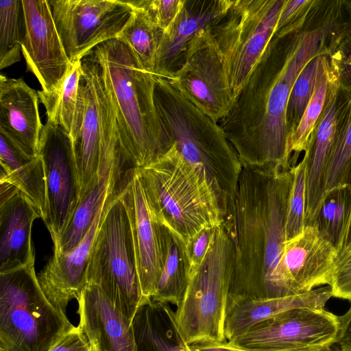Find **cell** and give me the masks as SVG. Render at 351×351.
Segmentation results:
<instances>
[{
  "label": "cell",
  "instance_id": "74e56055",
  "mask_svg": "<svg viewBox=\"0 0 351 351\" xmlns=\"http://www.w3.org/2000/svg\"><path fill=\"white\" fill-rule=\"evenodd\" d=\"M313 2V0H285L273 35H283L301 25Z\"/></svg>",
  "mask_w": 351,
  "mask_h": 351
},
{
  "label": "cell",
  "instance_id": "8fae6325",
  "mask_svg": "<svg viewBox=\"0 0 351 351\" xmlns=\"http://www.w3.org/2000/svg\"><path fill=\"white\" fill-rule=\"evenodd\" d=\"M53 19L72 64L117 38L133 8L125 0H49Z\"/></svg>",
  "mask_w": 351,
  "mask_h": 351
},
{
  "label": "cell",
  "instance_id": "d590c367",
  "mask_svg": "<svg viewBox=\"0 0 351 351\" xmlns=\"http://www.w3.org/2000/svg\"><path fill=\"white\" fill-rule=\"evenodd\" d=\"M134 8L143 11L150 20L165 32L179 13L184 0H125Z\"/></svg>",
  "mask_w": 351,
  "mask_h": 351
},
{
  "label": "cell",
  "instance_id": "d6986e66",
  "mask_svg": "<svg viewBox=\"0 0 351 351\" xmlns=\"http://www.w3.org/2000/svg\"><path fill=\"white\" fill-rule=\"evenodd\" d=\"M337 254L314 226H305L300 234L287 241L281 268L290 294L330 286Z\"/></svg>",
  "mask_w": 351,
  "mask_h": 351
},
{
  "label": "cell",
  "instance_id": "484cf974",
  "mask_svg": "<svg viewBox=\"0 0 351 351\" xmlns=\"http://www.w3.org/2000/svg\"><path fill=\"white\" fill-rule=\"evenodd\" d=\"M132 328L138 351H191L169 304L147 300L138 309Z\"/></svg>",
  "mask_w": 351,
  "mask_h": 351
},
{
  "label": "cell",
  "instance_id": "f35d334b",
  "mask_svg": "<svg viewBox=\"0 0 351 351\" xmlns=\"http://www.w3.org/2000/svg\"><path fill=\"white\" fill-rule=\"evenodd\" d=\"M217 227L202 229L185 243V254L189 264V277L204 262L213 241Z\"/></svg>",
  "mask_w": 351,
  "mask_h": 351
},
{
  "label": "cell",
  "instance_id": "5b68a950",
  "mask_svg": "<svg viewBox=\"0 0 351 351\" xmlns=\"http://www.w3.org/2000/svg\"><path fill=\"white\" fill-rule=\"evenodd\" d=\"M138 170L158 218L184 243L202 229L222 224L212 186L173 144L156 162Z\"/></svg>",
  "mask_w": 351,
  "mask_h": 351
},
{
  "label": "cell",
  "instance_id": "9c48e42d",
  "mask_svg": "<svg viewBox=\"0 0 351 351\" xmlns=\"http://www.w3.org/2000/svg\"><path fill=\"white\" fill-rule=\"evenodd\" d=\"M285 1H233L212 28L234 101L271 39Z\"/></svg>",
  "mask_w": 351,
  "mask_h": 351
},
{
  "label": "cell",
  "instance_id": "4dcf8cb0",
  "mask_svg": "<svg viewBox=\"0 0 351 351\" xmlns=\"http://www.w3.org/2000/svg\"><path fill=\"white\" fill-rule=\"evenodd\" d=\"M330 57L324 63L317 77L312 97L296 130L289 138L290 162L293 166L295 165L300 153L306 151L310 137L323 111L330 83Z\"/></svg>",
  "mask_w": 351,
  "mask_h": 351
},
{
  "label": "cell",
  "instance_id": "6da1fadb",
  "mask_svg": "<svg viewBox=\"0 0 351 351\" xmlns=\"http://www.w3.org/2000/svg\"><path fill=\"white\" fill-rule=\"evenodd\" d=\"M351 37V12L335 0H313L303 23L273 35L228 114L219 125L242 166L290 169L286 109L304 66L332 56Z\"/></svg>",
  "mask_w": 351,
  "mask_h": 351
},
{
  "label": "cell",
  "instance_id": "d6a6232c",
  "mask_svg": "<svg viewBox=\"0 0 351 351\" xmlns=\"http://www.w3.org/2000/svg\"><path fill=\"white\" fill-rule=\"evenodd\" d=\"M330 57L319 55L312 58L302 69L291 88L286 109L289 141L302 119L313 94L317 77Z\"/></svg>",
  "mask_w": 351,
  "mask_h": 351
},
{
  "label": "cell",
  "instance_id": "ffe728a7",
  "mask_svg": "<svg viewBox=\"0 0 351 351\" xmlns=\"http://www.w3.org/2000/svg\"><path fill=\"white\" fill-rule=\"evenodd\" d=\"M232 0H184L170 27L164 32L153 75L169 80L189 43L200 32L213 27L227 13Z\"/></svg>",
  "mask_w": 351,
  "mask_h": 351
},
{
  "label": "cell",
  "instance_id": "277c9868",
  "mask_svg": "<svg viewBox=\"0 0 351 351\" xmlns=\"http://www.w3.org/2000/svg\"><path fill=\"white\" fill-rule=\"evenodd\" d=\"M154 81L156 108L173 144L206 177L217 197L223 218L233 203L242 169L236 151L219 124L167 80L154 76Z\"/></svg>",
  "mask_w": 351,
  "mask_h": 351
},
{
  "label": "cell",
  "instance_id": "7402d4cb",
  "mask_svg": "<svg viewBox=\"0 0 351 351\" xmlns=\"http://www.w3.org/2000/svg\"><path fill=\"white\" fill-rule=\"evenodd\" d=\"M37 218L39 213L20 190L0 182V273L34 261L32 228Z\"/></svg>",
  "mask_w": 351,
  "mask_h": 351
},
{
  "label": "cell",
  "instance_id": "52a82bcc",
  "mask_svg": "<svg viewBox=\"0 0 351 351\" xmlns=\"http://www.w3.org/2000/svg\"><path fill=\"white\" fill-rule=\"evenodd\" d=\"M234 263L233 245L221 224L204 262L189 275L175 311L177 326L188 345L227 341L224 326Z\"/></svg>",
  "mask_w": 351,
  "mask_h": 351
},
{
  "label": "cell",
  "instance_id": "836d02e7",
  "mask_svg": "<svg viewBox=\"0 0 351 351\" xmlns=\"http://www.w3.org/2000/svg\"><path fill=\"white\" fill-rule=\"evenodd\" d=\"M351 166V102L340 117L326 173V191L346 184Z\"/></svg>",
  "mask_w": 351,
  "mask_h": 351
},
{
  "label": "cell",
  "instance_id": "5bb4252c",
  "mask_svg": "<svg viewBox=\"0 0 351 351\" xmlns=\"http://www.w3.org/2000/svg\"><path fill=\"white\" fill-rule=\"evenodd\" d=\"M121 196L130 216L143 295L155 293L166 257V230L153 209L138 168Z\"/></svg>",
  "mask_w": 351,
  "mask_h": 351
},
{
  "label": "cell",
  "instance_id": "ab89813d",
  "mask_svg": "<svg viewBox=\"0 0 351 351\" xmlns=\"http://www.w3.org/2000/svg\"><path fill=\"white\" fill-rule=\"evenodd\" d=\"M339 84L351 91V37L345 40L330 57Z\"/></svg>",
  "mask_w": 351,
  "mask_h": 351
},
{
  "label": "cell",
  "instance_id": "8992f818",
  "mask_svg": "<svg viewBox=\"0 0 351 351\" xmlns=\"http://www.w3.org/2000/svg\"><path fill=\"white\" fill-rule=\"evenodd\" d=\"M73 327L42 290L34 261L0 273V351H49Z\"/></svg>",
  "mask_w": 351,
  "mask_h": 351
},
{
  "label": "cell",
  "instance_id": "e575fe53",
  "mask_svg": "<svg viewBox=\"0 0 351 351\" xmlns=\"http://www.w3.org/2000/svg\"><path fill=\"white\" fill-rule=\"evenodd\" d=\"M293 184L288 202L286 239L291 240L300 234L305 227V162L302 159L291 167Z\"/></svg>",
  "mask_w": 351,
  "mask_h": 351
},
{
  "label": "cell",
  "instance_id": "1f68e13d",
  "mask_svg": "<svg viewBox=\"0 0 351 351\" xmlns=\"http://www.w3.org/2000/svg\"><path fill=\"white\" fill-rule=\"evenodd\" d=\"M24 35L22 0H0V69L21 60Z\"/></svg>",
  "mask_w": 351,
  "mask_h": 351
},
{
  "label": "cell",
  "instance_id": "2e32d148",
  "mask_svg": "<svg viewBox=\"0 0 351 351\" xmlns=\"http://www.w3.org/2000/svg\"><path fill=\"white\" fill-rule=\"evenodd\" d=\"M326 103L310 137L305 162V226L313 224L326 193V173L330 150L342 113L351 102V91L342 86L331 63Z\"/></svg>",
  "mask_w": 351,
  "mask_h": 351
},
{
  "label": "cell",
  "instance_id": "4fadbf2b",
  "mask_svg": "<svg viewBox=\"0 0 351 351\" xmlns=\"http://www.w3.org/2000/svg\"><path fill=\"white\" fill-rule=\"evenodd\" d=\"M38 154L43 159L46 182L43 220L53 243L74 213L80 198L79 177L70 136L60 126L46 121Z\"/></svg>",
  "mask_w": 351,
  "mask_h": 351
},
{
  "label": "cell",
  "instance_id": "ee69618b",
  "mask_svg": "<svg viewBox=\"0 0 351 351\" xmlns=\"http://www.w3.org/2000/svg\"><path fill=\"white\" fill-rule=\"evenodd\" d=\"M346 183L348 184L351 188V166H350V169L349 171V174H348V180H347ZM350 241H351V215H350L348 225L347 227L343 247L344 245H347Z\"/></svg>",
  "mask_w": 351,
  "mask_h": 351
},
{
  "label": "cell",
  "instance_id": "7bdbcfd3",
  "mask_svg": "<svg viewBox=\"0 0 351 351\" xmlns=\"http://www.w3.org/2000/svg\"><path fill=\"white\" fill-rule=\"evenodd\" d=\"M339 317L340 329L335 344L341 351H351V303L346 312Z\"/></svg>",
  "mask_w": 351,
  "mask_h": 351
},
{
  "label": "cell",
  "instance_id": "603a6c76",
  "mask_svg": "<svg viewBox=\"0 0 351 351\" xmlns=\"http://www.w3.org/2000/svg\"><path fill=\"white\" fill-rule=\"evenodd\" d=\"M38 92L23 78L0 75V130L29 154L38 155L44 127L38 110Z\"/></svg>",
  "mask_w": 351,
  "mask_h": 351
},
{
  "label": "cell",
  "instance_id": "ba28073f",
  "mask_svg": "<svg viewBox=\"0 0 351 351\" xmlns=\"http://www.w3.org/2000/svg\"><path fill=\"white\" fill-rule=\"evenodd\" d=\"M121 194L99 226L86 281L98 285L132 323L139 307L149 300L143 295L130 216Z\"/></svg>",
  "mask_w": 351,
  "mask_h": 351
},
{
  "label": "cell",
  "instance_id": "30bf717a",
  "mask_svg": "<svg viewBox=\"0 0 351 351\" xmlns=\"http://www.w3.org/2000/svg\"><path fill=\"white\" fill-rule=\"evenodd\" d=\"M212 28L202 30L189 43L177 69L167 80L217 123L228 114L234 99L226 82Z\"/></svg>",
  "mask_w": 351,
  "mask_h": 351
},
{
  "label": "cell",
  "instance_id": "f546056e",
  "mask_svg": "<svg viewBox=\"0 0 351 351\" xmlns=\"http://www.w3.org/2000/svg\"><path fill=\"white\" fill-rule=\"evenodd\" d=\"M164 31L140 9L134 8L117 39L133 52L142 67L152 73Z\"/></svg>",
  "mask_w": 351,
  "mask_h": 351
},
{
  "label": "cell",
  "instance_id": "b9f144b4",
  "mask_svg": "<svg viewBox=\"0 0 351 351\" xmlns=\"http://www.w3.org/2000/svg\"><path fill=\"white\" fill-rule=\"evenodd\" d=\"M189 346L191 351H273L242 348L229 341H226L223 342L198 343L190 345ZM324 349L321 348H308L303 349L278 351H322Z\"/></svg>",
  "mask_w": 351,
  "mask_h": 351
},
{
  "label": "cell",
  "instance_id": "7c38bea8",
  "mask_svg": "<svg viewBox=\"0 0 351 351\" xmlns=\"http://www.w3.org/2000/svg\"><path fill=\"white\" fill-rule=\"evenodd\" d=\"M339 329V316L326 309L299 308L258 323L229 341L263 350L325 349L335 343Z\"/></svg>",
  "mask_w": 351,
  "mask_h": 351
},
{
  "label": "cell",
  "instance_id": "60d3db41",
  "mask_svg": "<svg viewBox=\"0 0 351 351\" xmlns=\"http://www.w3.org/2000/svg\"><path fill=\"white\" fill-rule=\"evenodd\" d=\"M49 351H92V350L80 326H73Z\"/></svg>",
  "mask_w": 351,
  "mask_h": 351
},
{
  "label": "cell",
  "instance_id": "ac0fdd59",
  "mask_svg": "<svg viewBox=\"0 0 351 351\" xmlns=\"http://www.w3.org/2000/svg\"><path fill=\"white\" fill-rule=\"evenodd\" d=\"M128 184L121 185L110 193L81 243L69 252H53L37 276L46 297L58 311L65 313L69 301L77 299L86 287L89 256L99 226L111 204Z\"/></svg>",
  "mask_w": 351,
  "mask_h": 351
},
{
  "label": "cell",
  "instance_id": "d4e9b609",
  "mask_svg": "<svg viewBox=\"0 0 351 351\" xmlns=\"http://www.w3.org/2000/svg\"><path fill=\"white\" fill-rule=\"evenodd\" d=\"M0 182H7L20 190L43 219L46 182L41 156L29 154L0 130Z\"/></svg>",
  "mask_w": 351,
  "mask_h": 351
},
{
  "label": "cell",
  "instance_id": "3957f363",
  "mask_svg": "<svg viewBox=\"0 0 351 351\" xmlns=\"http://www.w3.org/2000/svg\"><path fill=\"white\" fill-rule=\"evenodd\" d=\"M101 65L123 130V145L137 168L147 167L173 146L154 101V76L117 38L90 51Z\"/></svg>",
  "mask_w": 351,
  "mask_h": 351
},
{
  "label": "cell",
  "instance_id": "4316f807",
  "mask_svg": "<svg viewBox=\"0 0 351 351\" xmlns=\"http://www.w3.org/2000/svg\"><path fill=\"white\" fill-rule=\"evenodd\" d=\"M83 71L81 60L75 62L51 92L38 90L40 101L46 110L47 121L60 126L73 136L77 116L79 87Z\"/></svg>",
  "mask_w": 351,
  "mask_h": 351
},
{
  "label": "cell",
  "instance_id": "9a60e30c",
  "mask_svg": "<svg viewBox=\"0 0 351 351\" xmlns=\"http://www.w3.org/2000/svg\"><path fill=\"white\" fill-rule=\"evenodd\" d=\"M25 35L21 51L27 69L43 90L57 88L72 66L56 29L47 0H22Z\"/></svg>",
  "mask_w": 351,
  "mask_h": 351
},
{
  "label": "cell",
  "instance_id": "f1b7e54d",
  "mask_svg": "<svg viewBox=\"0 0 351 351\" xmlns=\"http://www.w3.org/2000/svg\"><path fill=\"white\" fill-rule=\"evenodd\" d=\"M350 215L351 188L346 183L326 191L311 226H314L338 252L343 245Z\"/></svg>",
  "mask_w": 351,
  "mask_h": 351
},
{
  "label": "cell",
  "instance_id": "e0dca14e",
  "mask_svg": "<svg viewBox=\"0 0 351 351\" xmlns=\"http://www.w3.org/2000/svg\"><path fill=\"white\" fill-rule=\"evenodd\" d=\"M136 168L123 147L102 150L95 181L80 198L74 213L53 242V252H69L81 243L110 193L128 183Z\"/></svg>",
  "mask_w": 351,
  "mask_h": 351
},
{
  "label": "cell",
  "instance_id": "8d00e7d4",
  "mask_svg": "<svg viewBox=\"0 0 351 351\" xmlns=\"http://www.w3.org/2000/svg\"><path fill=\"white\" fill-rule=\"evenodd\" d=\"M330 287L332 297L351 301V241L337 254Z\"/></svg>",
  "mask_w": 351,
  "mask_h": 351
},
{
  "label": "cell",
  "instance_id": "83f0119b",
  "mask_svg": "<svg viewBox=\"0 0 351 351\" xmlns=\"http://www.w3.org/2000/svg\"><path fill=\"white\" fill-rule=\"evenodd\" d=\"M188 282L189 264L185 243L167 227L165 261L151 300L178 306L184 297Z\"/></svg>",
  "mask_w": 351,
  "mask_h": 351
},
{
  "label": "cell",
  "instance_id": "44dd1931",
  "mask_svg": "<svg viewBox=\"0 0 351 351\" xmlns=\"http://www.w3.org/2000/svg\"><path fill=\"white\" fill-rule=\"evenodd\" d=\"M77 300L78 326L92 351H138L132 323L98 285L88 282Z\"/></svg>",
  "mask_w": 351,
  "mask_h": 351
},
{
  "label": "cell",
  "instance_id": "cb8c5ba5",
  "mask_svg": "<svg viewBox=\"0 0 351 351\" xmlns=\"http://www.w3.org/2000/svg\"><path fill=\"white\" fill-rule=\"evenodd\" d=\"M332 297L330 286L283 297L228 299L224 326L227 341L246 332L253 326L289 310L299 308H325Z\"/></svg>",
  "mask_w": 351,
  "mask_h": 351
},
{
  "label": "cell",
  "instance_id": "f6af8a7d",
  "mask_svg": "<svg viewBox=\"0 0 351 351\" xmlns=\"http://www.w3.org/2000/svg\"></svg>",
  "mask_w": 351,
  "mask_h": 351
},
{
  "label": "cell",
  "instance_id": "7a4b0ae2",
  "mask_svg": "<svg viewBox=\"0 0 351 351\" xmlns=\"http://www.w3.org/2000/svg\"><path fill=\"white\" fill-rule=\"evenodd\" d=\"M291 169L242 166L222 226L234 251L228 299L291 295L281 268Z\"/></svg>",
  "mask_w": 351,
  "mask_h": 351
}]
</instances>
